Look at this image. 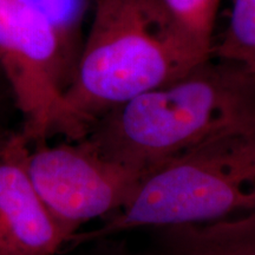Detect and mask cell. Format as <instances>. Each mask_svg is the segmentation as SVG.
I'll return each instance as SVG.
<instances>
[{
	"instance_id": "obj_10",
	"label": "cell",
	"mask_w": 255,
	"mask_h": 255,
	"mask_svg": "<svg viewBox=\"0 0 255 255\" xmlns=\"http://www.w3.org/2000/svg\"><path fill=\"white\" fill-rule=\"evenodd\" d=\"M176 20L203 46L212 50L220 0H163Z\"/></svg>"
},
{
	"instance_id": "obj_11",
	"label": "cell",
	"mask_w": 255,
	"mask_h": 255,
	"mask_svg": "<svg viewBox=\"0 0 255 255\" xmlns=\"http://www.w3.org/2000/svg\"><path fill=\"white\" fill-rule=\"evenodd\" d=\"M89 244L92 245V250L89 255H155L154 253H135L129 247H127L123 242L114 240V238L102 239V240L92 241Z\"/></svg>"
},
{
	"instance_id": "obj_5",
	"label": "cell",
	"mask_w": 255,
	"mask_h": 255,
	"mask_svg": "<svg viewBox=\"0 0 255 255\" xmlns=\"http://www.w3.org/2000/svg\"><path fill=\"white\" fill-rule=\"evenodd\" d=\"M20 157L68 242L85 223L104 220L122 209L143 176L104 158L85 138L57 145L47 142L28 145L23 137Z\"/></svg>"
},
{
	"instance_id": "obj_3",
	"label": "cell",
	"mask_w": 255,
	"mask_h": 255,
	"mask_svg": "<svg viewBox=\"0 0 255 255\" xmlns=\"http://www.w3.org/2000/svg\"><path fill=\"white\" fill-rule=\"evenodd\" d=\"M255 213V130H232L152 168L126 206L79 231L71 248L136 229L212 222Z\"/></svg>"
},
{
	"instance_id": "obj_7",
	"label": "cell",
	"mask_w": 255,
	"mask_h": 255,
	"mask_svg": "<svg viewBox=\"0 0 255 255\" xmlns=\"http://www.w3.org/2000/svg\"><path fill=\"white\" fill-rule=\"evenodd\" d=\"M149 231L155 255H255V213Z\"/></svg>"
},
{
	"instance_id": "obj_6",
	"label": "cell",
	"mask_w": 255,
	"mask_h": 255,
	"mask_svg": "<svg viewBox=\"0 0 255 255\" xmlns=\"http://www.w3.org/2000/svg\"><path fill=\"white\" fill-rule=\"evenodd\" d=\"M23 137L0 152V255H57L68 235L34 189L20 157Z\"/></svg>"
},
{
	"instance_id": "obj_8",
	"label": "cell",
	"mask_w": 255,
	"mask_h": 255,
	"mask_svg": "<svg viewBox=\"0 0 255 255\" xmlns=\"http://www.w3.org/2000/svg\"><path fill=\"white\" fill-rule=\"evenodd\" d=\"M212 57L239 64L255 76V0H233L228 26Z\"/></svg>"
},
{
	"instance_id": "obj_12",
	"label": "cell",
	"mask_w": 255,
	"mask_h": 255,
	"mask_svg": "<svg viewBox=\"0 0 255 255\" xmlns=\"http://www.w3.org/2000/svg\"><path fill=\"white\" fill-rule=\"evenodd\" d=\"M12 135H4V132H2V130L0 129V152L2 151V149L5 148L6 143L8 142V139L11 138Z\"/></svg>"
},
{
	"instance_id": "obj_1",
	"label": "cell",
	"mask_w": 255,
	"mask_h": 255,
	"mask_svg": "<svg viewBox=\"0 0 255 255\" xmlns=\"http://www.w3.org/2000/svg\"><path fill=\"white\" fill-rule=\"evenodd\" d=\"M212 58L163 0H95L90 28L64 94L76 141L137 96L170 84Z\"/></svg>"
},
{
	"instance_id": "obj_9",
	"label": "cell",
	"mask_w": 255,
	"mask_h": 255,
	"mask_svg": "<svg viewBox=\"0 0 255 255\" xmlns=\"http://www.w3.org/2000/svg\"><path fill=\"white\" fill-rule=\"evenodd\" d=\"M45 18L57 32L64 49L77 64L81 47L79 34L89 8V0H18Z\"/></svg>"
},
{
	"instance_id": "obj_4",
	"label": "cell",
	"mask_w": 255,
	"mask_h": 255,
	"mask_svg": "<svg viewBox=\"0 0 255 255\" xmlns=\"http://www.w3.org/2000/svg\"><path fill=\"white\" fill-rule=\"evenodd\" d=\"M75 68L45 18L18 0H0V71L21 114L19 133L28 145L55 135L76 141L64 100Z\"/></svg>"
},
{
	"instance_id": "obj_2",
	"label": "cell",
	"mask_w": 255,
	"mask_h": 255,
	"mask_svg": "<svg viewBox=\"0 0 255 255\" xmlns=\"http://www.w3.org/2000/svg\"><path fill=\"white\" fill-rule=\"evenodd\" d=\"M255 130V76L209 58L109 111L84 137L104 158L144 175L209 137Z\"/></svg>"
}]
</instances>
